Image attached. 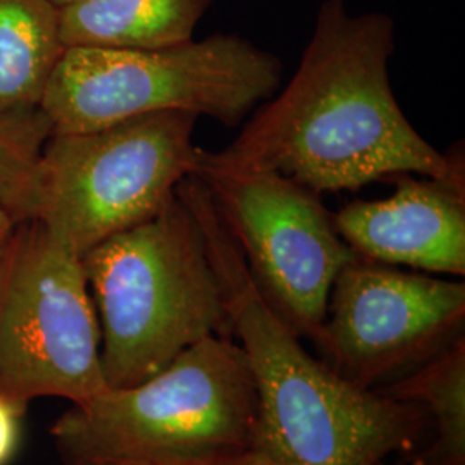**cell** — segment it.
Instances as JSON below:
<instances>
[{
    "mask_svg": "<svg viewBox=\"0 0 465 465\" xmlns=\"http://www.w3.org/2000/svg\"><path fill=\"white\" fill-rule=\"evenodd\" d=\"M192 174L211 193L267 302L314 341L332 282L357 257L321 195L278 173L217 166L202 149Z\"/></svg>",
    "mask_w": 465,
    "mask_h": 465,
    "instance_id": "cell-8",
    "label": "cell"
},
{
    "mask_svg": "<svg viewBox=\"0 0 465 465\" xmlns=\"http://www.w3.org/2000/svg\"><path fill=\"white\" fill-rule=\"evenodd\" d=\"M214 0H84L59 9L66 47L157 50L193 40Z\"/></svg>",
    "mask_w": 465,
    "mask_h": 465,
    "instance_id": "cell-11",
    "label": "cell"
},
{
    "mask_svg": "<svg viewBox=\"0 0 465 465\" xmlns=\"http://www.w3.org/2000/svg\"><path fill=\"white\" fill-rule=\"evenodd\" d=\"M61 460H176L253 449L257 395L234 336L214 334L149 380L71 405L52 426Z\"/></svg>",
    "mask_w": 465,
    "mask_h": 465,
    "instance_id": "cell-4",
    "label": "cell"
},
{
    "mask_svg": "<svg viewBox=\"0 0 465 465\" xmlns=\"http://www.w3.org/2000/svg\"><path fill=\"white\" fill-rule=\"evenodd\" d=\"M395 21L322 0L290 82L257 107L232 143L202 155L217 166L278 173L321 193L420 174L465 186L464 157L422 138L390 80Z\"/></svg>",
    "mask_w": 465,
    "mask_h": 465,
    "instance_id": "cell-1",
    "label": "cell"
},
{
    "mask_svg": "<svg viewBox=\"0 0 465 465\" xmlns=\"http://www.w3.org/2000/svg\"><path fill=\"white\" fill-rule=\"evenodd\" d=\"M21 223L23 221H19L16 214H13L9 209L0 205V261L11 247Z\"/></svg>",
    "mask_w": 465,
    "mask_h": 465,
    "instance_id": "cell-17",
    "label": "cell"
},
{
    "mask_svg": "<svg viewBox=\"0 0 465 465\" xmlns=\"http://www.w3.org/2000/svg\"><path fill=\"white\" fill-rule=\"evenodd\" d=\"M355 255L431 274H465V186L400 176L393 195L332 214Z\"/></svg>",
    "mask_w": 465,
    "mask_h": 465,
    "instance_id": "cell-10",
    "label": "cell"
},
{
    "mask_svg": "<svg viewBox=\"0 0 465 465\" xmlns=\"http://www.w3.org/2000/svg\"><path fill=\"white\" fill-rule=\"evenodd\" d=\"M465 284L355 257L332 282L314 338L347 381L376 390L464 336Z\"/></svg>",
    "mask_w": 465,
    "mask_h": 465,
    "instance_id": "cell-9",
    "label": "cell"
},
{
    "mask_svg": "<svg viewBox=\"0 0 465 465\" xmlns=\"http://www.w3.org/2000/svg\"><path fill=\"white\" fill-rule=\"evenodd\" d=\"M431 417L434 441L422 465H465V336L380 390Z\"/></svg>",
    "mask_w": 465,
    "mask_h": 465,
    "instance_id": "cell-13",
    "label": "cell"
},
{
    "mask_svg": "<svg viewBox=\"0 0 465 465\" xmlns=\"http://www.w3.org/2000/svg\"><path fill=\"white\" fill-rule=\"evenodd\" d=\"M49 136L40 109L0 116V205L19 221L34 217L36 169Z\"/></svg>",
    "mask_w": 465,
    "mask_h": 465,
    "instance_id": "cell-14",
    "label": "cell"
},
{
    "mask_svg": "<svg viewBox=\"0 0 465 465\" xmlns=\"http://www.w3.org/2000/svg\"><path fill=\"white\" fill-rule=\"evenodd\" d=\"M9 252V250H7ZM5 259H7V253L4 255V259L0 261V288H2V282H4V274H5Z\"/></svg>",
    "mask_w": 465,
    "mask_h": 465,
    "instance_id": "cell-19",
    "label": "cell"
},
{
    "mask_svg": "<svg viewBox=\"0 0 465 465\" xmlns=\"http://www.w3.org/2000/svg\"><path fill=\"white\" fill-rule=\"evenodd\" d=\"M25 411L11 400L0 397V465L15 455L19 440V417Z\"/></svg>",
    "mask_w": 465,
    "mask_h": 465,
    "instance_id": "cell-16",
    "label": "cell"
},
{
    "mask_svg": "<svg viewBox=\"0 0 465 465\" xmlns=\"http://www.w3.org/2000/svg\"><path fill=\"white\" fill-rule=\"evenodd\" d=\"M57 465H274L261 451L255 449L202 457V459H176V460H109V462H76V460H61Z\"/></svg>",
    "mask_w": 465,
    "mask_h": 465,
    "instance_id": "cell-15",
    "label": "cell"
},
{
    "mask_svg": "<svg viewBox=\"0 0 465 465\" xmlns=\"http://www.w3.org/2000/svg\"><path fill=\"white\" fill-rule=\"evenodd\" d=\"M197 121L190 113H159L50 134L36 169L32 219L84 257L157 216L195 169Z\"/></svg>",
    "mask_w": 465,
    "mask_h": 465,
    "instance_id": "cell-6",
    "label": "cell"
},
{
    "mask_svg": "<svg viewBox=\"0 0 465 465\" xmlns=\"http://www.w3.org/2000/svg\"><path fill=\"white\" fill-rule=\"evenodd\" d=\"M100 326L82 257L38 221H23L0 288V397L84 405L107 390Z\"/></svg>",
    "mask_w": 465,
    "mask_h": 465,
    "instance_id": "cell-7",
    "label": "cell"
},
{
    "mask_svg": "<svg viewBox=\"0 0 465 465\" xmlns=\"http://www.w3.org/2000/svg\"><path fill=\"white\" fill-rule=\"evenodd\" d=\"M178 195L199 219L249 364L257 395L253 449L274 465H380L416 449L424 412L347 381L303 349L259 290L205 184L190 174Z\"/></svg>",
    "mask_w": 465,
    "mask_h": 465,
    "instance_id": "cell-2",
    "label": "cell"
},
{
    "mask_svg": "<svg viewBox=\"0 0 465 465\" xmlns=\"http://www.w3.org/2000/svg\"><path fill=\"white\" fill-rule=\"evenodd\" d=\"M64 49L49 0H0V116L40 109Z\"/></svg>",
    "mask_w": 465,
    "mask_h": 465,
    "instance_id": "cell-12",
    "label": "cell"
},
{
    "mask_svg": "<svg viewBox=\"0 0 465 465\" xmlns=\"http://www.w3.org/2000/svg\"><path fill=\"white\" fill-rule=\"evenodd\" d=\"M380 465H390V464H388V462H382V464H380Z\"/></svg>",
    "mask_w": 465,
    "mask_h": 465,
    "instance_id": "cell-20",
    "label": "cell"
},
{
    "mask_svg": "<svg viewBox=\"0 0 465 465\" xmlns=\"http://www.w3.org/2000/svg\"><path fill=\"white\" fill-rule=\"evenodd\" d=\"M282 63L238 35L157 50L66 47L40 111L50 134H84L159 113L238 126L282 84Z\"/></svg>",
    "mask_w": 465,
    "mask_h": 465,
    "instance_id": "cell-5",
    "label": "cell"
},
{
    "mask_svg": "<svg viewBox=\"0 0 465 465\" xmlns=\"http://www.w3.org/2000/svg\"><path fill=\"white\" fill-rule=\"evenodd\" d=\"M49 2L50 4H54L57 9H64V7L80 4V2H84V0H49Z\"/></svg>",
    "mask_w": 465,
    "mask_h": 465,
    "instance_id": "cell-18",
    "label": "cell"
},
{
    "mask_svg": "<svg viewBox=\"0 0 465 465\" xmlns=\"http://www.w3.org/2000/svg\"><path fill=\"white\" fill-rule=\"evenodd\" d=\"M82 262L109 388L149 380L207 336H232L199 219L178 192L157 216L100 242Z\"/></svg>",
    "mask_w": 465,
    "mask_h": 465,
    "instance_id": "cell-3",
    "label": "cell"
}]
</instances>
